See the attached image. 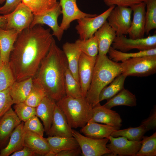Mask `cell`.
<instances>
[{
  "instance_id": "1",
  "label": "cell",
  "mask_w": 156,
  "mask_h": 156,
  "mask_svg": "<svg viewBox=\"0 0 156 156\" xmlns=\"http://www.w3.org/2000/svg\"><path fill=\"white\" fill-rule=\"evenodd\" d=\"M53 36L50 28L40 25L18 34L9 61L16 81L33 78L50 48Z\"/></svg>"
},
{
  "instance_id": "2",
  "label": "cell",
  "mask_w": 156,
  "mask_h": 156,
  "mask_svg": "<svg viewBox=\"0 0 156 156\" xmlns=\"http://www.w3.org/2000/svg\"><path fill=\"white\" fill-rule=\"evenodd\" d=\"M68 67L65 55L53 38L33 79L42 86L46 95L55 102L66 96L65 74Z\"/></svg>"
},
{
  "instance_id": "3",
  "label": "cell",
  "mask_w": 156,
  "mask_h": 156,
  "mask_svg": "<svg viewBox=\"0 0 156 156\" xmlns=\"http://www.w3.org/2000/svg\"><path fill=\"white\" fill-rule=\"evenodd\" d=\"M123 73L120 63L110 60L106 55H98L92 78L85 99L92 107L100 103V93L105 87L116 77Z\"/></svg>"
},
{
  "instance_id": "4",
  "label": "cell",
  "mask_w": 156,
  "mask_h": 156,
  "mask_svg": "<svg viewBox=\"0 0 156 156\" xmlns=\"http://www.w3.org/2000/svg\"><path fill=\"white\" fill-rule=\"evenodd\" d=\"M56 103L63 112L72 128L83 127L93 115V107L83 97L74 98L66 96Z\"/></svg>"
},
{
  "instance_id": "5",
  "label": "cell",
  "mask_w": 156,
  "mask_h": 156,
  "mask_svg": "<svg viewBox=\"0 0 156 156\" xmlns=\"http://www.w3.org/2000/svg\"><path fill=\"white\" fill-rule=\"evenodd\" d=\"M127 77H146L156 73V55L130 58L120 63Z\"/></svg>"
},
{
  "instance_id": "6",
  "label": "cell",
  "mask_w": 156,
  "mask_h": 156,
  "mask_svg": "<svg viewBox=\"0 0 156 156\" xmlns=\"http://www.w3.org/2000/svg\"><path fill=\"white\" fill-rule=\"evenodd\" d=\"M72 135L77 142L84 156H101L111 153L107 147V138L96 139L84 136L73 129Z\"/></svg>"
},
{
  "instance_id": "7",
  "label": "cell",
  "mask_w": 156,
  "mask_h": 156,
  "mask_svg": "<svg viewBox=\"0 0 156 156\" xmlns=\"http://www.w3.org/2000/svg\"><path fill=\"white\" fill-rule=\"evenodd\" d=\"M4 15L7 19L5 29H14L18 34L29 27L34 17L30 8L22 2L12 12Z\"/></svg>"
},
{
  "instance_id": "8",
  "label": "cell",
  "mask_w": 156,
  "mask_h": 156,
  "mask_svg": "<svg viewBox=\"0 0 156 156\" xmlns=\"http://www.w3.org/2000/svg\"><path fill=\"white\" fill-rule=\"evenodd\" d=\"M112 45L113 48L124 52L134 49L140 51L154 49L156 48V34L136 39L128 38L125 35L116 36Z\"/></svg>"
},
{
  "instance_id": "9",
  "label": "cell",
  "mask_w": 156,
  "mask_h": 156,
  "mask_svg": "<svg viewBox=\"0 0 156 156\" xmlns=\"http://www.w3.org/2000/svg\"><path fill=\"white\" fill-rule=\"evenodd\" d=\"M115 6L109 7L103 12L95 17H84L77 20L75 29L79 35V39L86 40L94 36L107 21L109 14Z\"/></svg>"
},
{
  "instance_id": "10",
  "label": "cell",
  "mask_w": 156,
  "mask_h": 156,
  "mask_svg": "<svg viewBox=\"0 0 156 156\" xmlns=\"http://www.w3.org/2000/svg\"><path fill=\"white\" fill-rule=\"evenodd\" d=\"M132 12L130 7L119 6H116L111 11L107 21L115 31L116 36L128 34Z\"/></svg>"
},
{
  "instance_id": "11",
  "label": "cell",
  "mask_w": 156,
  "mask_h": 156,
  "mask_svg": "<svg viewBox=\"0 0 156 156\" xmlns=\"http://www.w3.org/2000/svg\"><path fill=\"white\" fill-rule=\"evenodd\" d=\"M108 138L110 142L107 147L113 155L135 156L141 145V140H131L123 136L110 135Z\"/></svg>"
},
{
  "instance_id": "12",
  "label": "cell",
  "mask_w": 156,
  "mask_h": 156,
  "mask_svg": "<svg viewBox=\"0 0 156 156\" xmlns=\"http://www.w3.org/2000/svg\"><path fill=\"white\" fill-rule=\"evenodd\" d=\"M62 14L61 8L59 2L52 10L42 14L34 15L33 21L29 27H33L37 25H46L52 30L53 35L60 41L62 38L64 31L58 25L57 22L59 16Z\"/></svg>"
},
{
  "instance_id": "13",
  "label": "cell",
  "mask_w": 156,
  "mask_h": 156,
  "mask_svg": "<svg viewBox=\"0 0 156 156\" xmlns=\"http://www.w3.org/2000/svg\"><path fill=\"white\" fill-rule=\"evenodd\" d=\"M77 0H60L59 4L61 7L63 18L60 26L64 31L70 27V23L75 20L84 17H93L96 14L86 13L81 11L77 4Z\"/></svg>"
},
{
  "instance_id": "14",
  "label": "cell",
  "mask_w": 156,
  "mask_h": 156,
  "mask_svg": "<svg viewBox=\"0 0 156 156\" xmlns=\"http://www.w3.org/2000/svg\"><path fill=\"white\" fill-rule=\"evenodd\" d=\"M146 7L144 2L133 5L130 7L133 12V18L128 32L129 38L136 39L144 38Z\"/></svg>"
},
{
  "instance_id": "15",
  "label": "cell",
  "mask_w": 156,
  "mask_h": 156,
  "mask_svg": "<svg viewBox=\"0 0 156 156\" xmlns=\"http://www.w3.org/2000/svg\"><path fill=\"white\" fill-rule=\"evenodd\" d=\"M96 58L89 57L82 52L80 56L78 76L82 96L84 98L86 97L90 86Z\"/></svg>"
},
{
  "instance_id": "16",
  "label": "cell",
  "mask_w": 156,
  "mask_h": 156,
  "mask_svg": "<svg viewBox=\"0 0 156 156\" xmlns=\"http://www.w3.org/2000/svg\"><path fill=\"white\" fill-rule=\"evenodd\" d=\"M72 131L63 112L56 104L51 125L48 135L50 136L71 137H73Z\"/></svg>"
},
{
  "instance_id": "17",
  "label": "cell",
  "mask_w": 156,
  "mask_h": 156,
  "mask_svg": "<svg viewBox=\"0 0 156 156\" xmlns=\"http://www.w3.org/2000/svg\"><path fill=\"white\" fill-rule=\"evenodd\" d=\"M93 116L88 122L103 123L120 128L122 126V120L116 111L101 105L100 103L93 107Z\"/></svg>"
},
{
  "instance_id": "18",
  "label": "cell",
  "mask_w": 156,
  "mask_h": 156,
  "mask_svg": "<svg viewBox=\"0 0 156 156\" xmlns=\"http://www.w3.org/2000/svg\"><path fill=\"white\" fill-rule=\"evenodd\" d=\"M21 122L11 107L0 119V147L5 144L15 128Z\"/></svg>"
},
{
  "instance_id": "19",
  "label": "cell",
  "mask_w": 156,
  "mask_h": 156,
  "mask_svg": "<svg viewBox=\"0 0 156 156\" xmlns=\"http://www.w3.org/2000/svg\"><path fill=\"white\" fill-rule=\"evenodd\" d=\"M94 35L98 44V55H106L116 36L115 31L109 25L107 21Z\"/></svg>"
},
{
  "instance_id": "20",
  "label": "cell",
  "mask_w": 156,
  "mask_h": 156,
  "mask_svg": "<svg viewBox=\"0 0 156 156\" xmlns=\"http://www.w3.org/2000/svg\"><path fill=\"white\" fill-rule=\"evenodd\" d=\"M56 102L46 95L35 107L36 115L42 121L44 132L48 134L51 125Z\"/></svg>"
},
{
  "instance_id": "21",
  "label": "cell",
  "mask_w": 156,
  "mask_h": 156,
  "mask_svg": "<svg viewBox=\"0 0 156 156\" xmlns=\"http://www.w3.org/2000/svg\"><path fill=\"white\" fill-rule=\"evenodd\" d=\"M14 29L0 27V53L3 63L9 62L11 52L18 35Z\"/></svg>"
},
{
  "instance_id": "22",
  "label": "cell",
  "mask_w": 156,
  "mask_h": 156,
  "mask_svg": "<svg viewBox=\"0 0 156 156\" xmlns=\"http://www.w3.org/2000/svg\"><path fill=\"white\" fill-rule=\"evenodd\" d=\"M119 129L120 127H118L89 121L82 128L81 131L86 136L100 139L108 138L114 131Z\"/></svg>"
},
{
  "instance_id": "23",
  "label": "cell",
  "mask_w": 156,
  "mask_h": 156,
  "mask_svg": "<svg viewBox=\"0 0 156 156\" xmlns=\"http://www.w3.org/2000/svg\"><path fill=\"white\" fill-rule=\"evenodd\" d=\"M24 146L32 149L37 155L49 156L50 152L46 138L29 131H25Z\"/></svg>"
},
{
  "instance_id": "24",
  "label": "cell",
  "mask_w": 156,
  "mask_h": 156,
  "mask_svg": "<svg viewBox=\"0 0 156 156\" xmlns=\"http://www.w3.org/2000/svg\"><path fill=\"white\" fill-rule=\"evenodd\" d=\"M24 124L23 122H21L14 129L8 144L1 150L0 156H8L24 147L25 133L23 128Z\"/></svg>"
},
{
  "instance_id": "25",
  "label": "cell",
  "mask_w": 156,
  "mask_h": 156,
  "mask_svg": "<svg viewBox=\"0 0 156 156\" xmlns=\"http://www.w3.org/2000/svg\"><path fill=\"white\" fill-rule=\"evenodd\" d=\"M62 49L67 59L68 68L75 79L79 82L78 66L82 52L75 43L66 42L63 45Z\"/></svg>"
},
{
  "instance_id": "26",
  "label": "cell",
  "mask_w": 156,
  "mask_h": 156,
  "mask_svg": "<svg viewBox=\"0 0 156 156\" xmlns=\"http://www.w3.org/2000/svg\"><path fill=\"white\" fill-rule=\"evenodd\" d=\"M46 139L50 149L49 156H55L57 153L61 151L79 147L77 142L73 137L49 136Z\"/></svg>"
},
{
  "instance_id": "27",
  "label": "cell",
  "mask_w": 156,
  "mask_h": 156,
  "mask_svg": "<svg viewBox=\"0 0 156 156\" xmlns=\"http://www.w3.org/2000/svg\"><path fill=\"white\" fill-rule=\"evenodd\" d=\"M33 83V78L15 81L10 88L13 104L24 102L29 94Z\"/></svg>"
},
{
  "instance_id": "28",
  "label": "cell",
  "mask_w": 156,
  "mask_h": 156,
  "mask_svg": "<svg viewBox=\"0 0 156 156\" xmlns=\"http://www.w3.org/2000/svg\"><path fill=\"white\" fill-rule=\"evenodd\" d=\"M136 105L135 96L124 88L115 96L107 99V102L103 106L108 109H111L117 106L133 107Z\"/></svg>"
},
{
  "instance_id": "29",
  "label": "cell",
  "mask_w": 156,
  "mask_h": 156,
  "mask_svg": "<svg viewBox=\"0 0 156 156\" xmlns=\"http://www.w3.org/2000/svg\"><path fill=\"white\" fill-rule=\"evenodd\" d=\"M127 77L122 73L116 77L108 86L103 88L99 95V102L110 99L124 88L125 81Z\"/></svg>"
},
{
  "instance_id": "30",
  "label": "cell",
  "mask_w": 156,
  "mask_h": 156,
  "mask_svg": "<svg viewBox=\"0 0 156 156\" xmlns=\"http://www.w3.org/2000/svg\"><path fill=\"white\" fill-rule=\"evenodd\" d=\"M109 58L113 61L118 62H122L129 59L148 55H156V48L147 50L140 51L134 53H127L121 51L111 47L108 52Z\"/></svg>"
},
{
  "instance_id": "31",
  "label": "cell",
  "mask_w": 156,
  "mask_h": 156,
  "mask_svg": "<svg viewBox=\"0 0 156 156\" xmlns=\"http://www.w3.org/2000/svg\"><path fill=\"white\" fill-rule=\"evenodd\" d=\"M29 7L34 15L43 14L53 9L59 2L57 0H22Z\"/></svg>"
},
{
  "instance_id": "32",
  "label": "cell",
  "mask_w": 156,
  "mask_h": 156,
  "mask_svg": "<svg viewBox=\"0 0 156 156\" xmlns=\"http://www.w3.org/2000/svg\"><path fill=\"white\" fill-rule=\"evenodd\" d=\"M65 89L66 96L74 98L82 97L80 83L74 77L68 67L65 74Z\"/></svg>"
},
{
  "instance_id": "33",
  "label": "cell",
  "mask_w": 156,
  "mask_h": 156,
  "mask_svg": "<svg viewBox=\"0 0 156 156\" xmlns=\"http://www.w3.org/2000/svg\"><path fill=\"white\" fill-rule=\"evenodd\" d=\"M146 132L144 126L141 125L137 127L115 130L111 135L114 137L123 136L131 140L140 141Z\"/></svg>"
},
{
  "instance_id": "34",
  "label": "cell",
  "mask_w": 156,
  "mask_h": 156,
  "mask_svg": "<svg viewBox=\"0 0 156 156\" xmlns=\"http://www.w3.org/2000/svg\"><path fill=\"white\" fill-rule=\"evenodd\" d=\"M75 43L82 53L89 57H96L98 53V46L94 35L86 40L78 39Z\"/></svg>"
},
{
  "instance_id": "35",
  "label": "cell",
  "mask_w": 156,
  "mask_h": 156,
  "mask_svg": "<svg viewBox=\"0 0 156 156\" xmlns=\"http://www.w3.org/2000/svg\"><path fill=\"white\" fill-rule=\"evenodd\" d=\"M141 140V145L135 156L156 155V132L150 136H144Z\"/></svg>"
},
{
  "instance_id": "36",
  "label": "cell",
  "mask_w": 156,
  "mask_h": 156,
  "mask_svg": "<svg viewBox=\"0 0 156 156\" xmlns=\"http://www.w3.org/2000/svg\"><path fill=\"white\" fill-rule=\"evenodd\" d=\"M46 95L42 86L33 79L31 89L24 102L29 106L36 107Z\"/></svg>"
},
{
  "instance_id": "37",
  "label": "cell",
  "mask_w": 156,
  "mask_h": 156,
  "mask_svg": "<svg viewBox=\"0 0 156 156\" xmlns=\"http://www.w3.org/2000/svg\"><path fill=\"white\" fill-rule=\"evenodd\" d=\"M145 2L146 7L145 33L148 35L151 30L156 29V0H148Z\"/></svg>"
},
{
  "instance_id": "38",
  "label": "cell",
  "mask_w": 156,
  "mask_h": 156,
  "mask_svg": "<svg viewBox=\"0 0 156 156\" xmlns=\"http://www.w3.org/2000/svg\"><path fill=\"white\" fill-rule=\"evenodd\" d=\"M16 81L9 62L3 63L0 67V91L10 88Z\"/></svg>"
},
{
  "instance_id": "39",
  "label": "cell",
  "mask_w": 156,
  "mask_h": 156,
  "mask_svg": "<svg viewBox=\"0 0 156 156\" xmlns=\"http://www.w3.org/2000/svg\"><path fill=\"white\" fill-rule=\"evenodd\" d=\"M15 104L14 111L21 121L25 122L31 117L36 115L35 107L29 106L24 102Z\"/></svg>"
},
{
  "instance_id": "40",
  "label": "cell",
  "mask_w": 156,
  "mask_h": 156,
  "mask_svg": "<svg viewBox=\"0 0 156 156\" xmlns=\"http://www.w3.org/2000/svg\"><path fill=\"white\" fill-rule=\"evenodd\" d=\"M23 128L25 131H31L42 136L44 132V127L36 115L24 122Z\"/></svg>"
},
{
  "instance_id": "41",
  "label": "cell",
  "mask_w": 156,
  "mask_h": 156,
  "mask_svg": "<svg viewBox=\"0 0 156 156\" xmlns=\"http://www.w3.org/2000/svg\"><path fill=\"white\" fill-rule=\"evenodd\" d=\"M10 88L0 91V119L13 104L10 94Z\"/></svg>"
},
{
  "instance_id": "42",
  "label": "cell",
  "mask_w": 156,
  "mask_h": 156,
  "mask_svg": "<svg viewBox=\"0 0 156 156\" xmlns=\"http://www.w3.org/2000/svg\"><path fill=\"white\" fill-rule=\"evenodd\" d=\"M105 4L110 7L113 6L130 7L132 5L144 2V0H103Z\"/></svg>"
},
{
  "instance_id": "43",
  "label": "cell",
  "mask_w": 156,
  "mask_h": 156,
  "mask_svg": "<svg viewBox=\"0 0 156 156\" xmlns=\"http://www.w3.org/2000/svg\"><path fill=\"white\" fill-rule=\"evenodd\" d=\"M21 2L22 0H6L3 5L0 7V14L4 15L12 12Z\"/></svg>"
},
{
  "instance_id": "44",
  "label": "cell",
  "mask_w": 156,
  "mask_h": 156,
  "mask_svg": "<svg viewBox=\"0 0 156 156\" xmlns=\"http://www.w3.org/2000/svg\"><path fill=\"white\" fill-rule=\"evenodd\" d=\"M141 125L144 127L146 131L155 129L156 127V109L155 108L149 116L143 120Z\"/></svg>"
},
{
  "instance_id": "45",
  "label": "cell",
  "mask_w": 156,
  "mask_h": 156,
  "mask_svg": "<svg viewBox=\"0 0 156 156\" xmlns=\"http://www.w3.org/2000/svg\"><path fill=\"white\" fill-rule=\"evenodd\" d=\"M81 154V151L79 146L75 148L61 151L57 153L55 156H78Z\"/></svg>"
},
{
  "instance_id": "46",
  "label": "cell",
  "mask_w": 156,
  "mask_h": 156,
  "mask_svg": "<svg viewBox=\"0 0 156 156\" xmlns=\"http://www.w3.org/2000/svg\"><path fill=\"white\" fill-rule=\"evenodd\" d=\"M37 155L29 148L24 146L21 150L12 153L11 156H34Z\"/></svg>"
},
{
  "instance_id": "47",
  "label": "cell",
  "mask_w": 156,
  "mask_h": 156,
  "mask_svg": "<svg viewBox=\"0 0 156 156\" xmlns=\"http://www.w3.org/2000/svg\"><path fill=\"white\" fill-rule=\"evenodd\" d=\"M7 24V19L5 15H0V27L5 29Z\"/></svg>"
},
{
  "instance_id": "48",
  "label": "cell",
  "mask_w": 156,
  "mask_h": 156,
  "mask_svg": "<svg viewBox=\"0 0 156 156\" xmlns=\"http://www.w3.org/2000/svg\"><path fill=\"white\" fill-rule=\"evenodd\" d=\"M2 64H3V62H2V60H1V59L0 53V67L2 65Z\"/></svg>"
},
{
  "instance_id": "49",
  "label": "cell",
  "mask_w": 156,
  "mask_h": 156,
  "mask_svg": "<svg viewBox=\"0 0 156 156\" xmlns=\"http://www.w3.org/2000/svg\"><path fill=\"white\" fill-rule=\"evenodd\" d=\"M6 0H0V4H2Z\"/></svg>"
},
{
  "instance_id": "50",
  "label": "cell",
  "mask_w": 156,
  "mask_h": 156,
  "mask_svg": "<svg viewBox=\"0 0 156 156\" xmlns=\"http://www.w3.org/2000/svg\"><path fill=\"white\" fill-rule=\"evenodd\" d=\"M144 2H145L146 1L148 0H144Z\"/></svg>"
}]
</instances>
